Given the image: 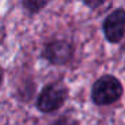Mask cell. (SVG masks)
<instances>
[{
	"mask_svg": "<svg viewBox=\"0 0 125 125\" xmlns=\"http://www.w3.org/2000/svg\"><path fill=\"white\" fill-rule=\"evenodd\" d=\"M122 95V85L116 77L102 75L92 87V100L95 105H110Z\"/></svg>",
	"mask_w": 125,
	"mask_h": 125,
	"instance_id": "1",
	"label": "cell"
},
{
	"mask_svg": "<svg viewBox=\"0 0 125 125\" xmlns=\"http://www.w3.org/2000/svg\"><path fill=\"white\" fill-rule=\"evenodd\" d=\"M67 98V87L62 82H51L46 85L36 98V108L42 113L55 112L65 104Z\"/></svg>",
	"mask_w": 125,
	"mask_h": 125,
	"instance_id": "2",
	"label": "cell"
},
{
	"mask_svg": "<svg viewBox=\"0 0 125 125\" xmlns=\"http://www.w3.org/2000/svg\"><path fill=\"white\" fill-rule=\"evenodd\" d=\"M102 30L110 43H118L125 35V10L117 8L104 20Z\"/></svg>",
	"mask_w": 125,
	"mask_h": 125,
	"instance_id": "3",
	"label": "cell"
},
{
	"mask_svg": "<svg viewBox=\"0 0 125 125\" xmlns=\"http://www.w3.org/2000/svg\"><path fill=\"white\" fill-rule=\"evenodd\" d=\"M73 57V47L66 41H51L44 46L43 58L51 65H66Z\"/></svg>",
	"mask_w": 125,
	"mask_h": 125,
	"instance_id": "4",
	"label": "cell"
},
{
	"mask_svg": "<svg viewBox=\"0 0 125 125\" xmlns=\"http://www.w3.org/2000/svg\"><path fill=\"white\" fill-rule=\"evenodd\" d=\"M22 1L23 7L28 14H36L50 3V0H22Z\"/></svg>",
	"mask_w": 125,
	"mask_h": 125,
	"instance_id": "5",
	"label": "cell"
},
{
	"mask_svg": "<svg viewBox=\"0 0 125 125\" xmlns=\"http://www.w3.org/2000/svg\"><path fill=\"white\" fill-rule=\"evenodd\" d=\"M51 125H78V122L74 118H71V117L63 116V117H59L57 121H54Z\"/></svg>",
	"mask_w": 125,
	"mask_h": 125,
	"instance_id": "6",
	"label": "cell"
},
{
	"mask_svg": "<svg viewBox=\"0 0 125 125\" xmlns=\"http://www.w3.org/2000/svg\"><path fill=\"white\" fill-rule=\"evenodd\" d=\"M106 0H83V3L86 4L89 8H98L100 6H102Z\"/></svg>",
	"mask_w": 125,
	"mask_h": 125,
	"instance_id": "7",
	"label": "cell"
},
{
	"mask_svg": "<svg viewBox=\"0 0 125 125\" xmlns=\"http://www.w3.org/2000/svg\"><path fill=\"white\" fill-rule=\"evenodd\" d=\"M3 78H4V71H3V67L0 66V87H1V83H3Z\"/></svg>",
	"mask_w": 125,
	"mask_h": 125,
	"instance_id": "8",
	"label": "cell"
}]
</instances>
